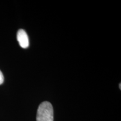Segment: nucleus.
Here are the masks:
<instances>
[{
    "label": "nucleus",
    "mask_w": 121,
    "mask_h": 121,
    "mask_svg": "<svg viewBox=\"0 0 121 121\" xmlns=\"http://www.w3.org/2000/svg\"><path fill=\"white\" fill-rule=\"evenodd\" d=\"M17 40L22 48H27L29 45L28 34L23 29H19L17 33Z\"/></svg>",
    "instance_id": "obj_2"
},
{
    "label": "nucleus",
    "mask_w": 121,
    "mask_h": 121,
    "mask_svg": "<svg viewBox=\"0 0 121 121\" xmlns=\"http://www.w3.org/2000/svg\"><path fill=\"white\" fill-rule=\"evenodd\" d=\"M119 89H121V84H119Z\"/></svg>",
    "instance_id": "obj_4"
},
{
    "label": "nucleus",
    "mask_w": 121,
    "mask_h": 121,
    "mask_svg": "<svg viewBox=\"0 0 121 121\" xmlns=\"http://www.w3.org/2000/svg\"><path fill=\"white\" fill-rule=\"evenodd\" d=\"M37 121H53V108L49 102H44L39 105Z\"/></svg>",
    "instance_id": "obj_1"
},
{
    "label": "nucleus",
    "mask_w": 121,
    "mask_h": 121,
    "mask_svg": "<svg viewBox=\"0 0 121 121\" xmlns=\"http://www.w3.org/2000/svg\"><path fill=\"white\" fill-rule=\"evenodd\" d=\"M4 75H3L2 72L0 71V85H1L3 82H4Z\"/></svg>",
    "instance_id": "obj_3"
}]
</instances>
